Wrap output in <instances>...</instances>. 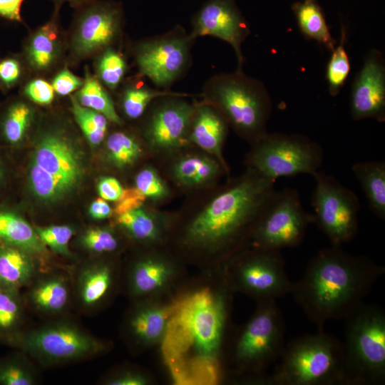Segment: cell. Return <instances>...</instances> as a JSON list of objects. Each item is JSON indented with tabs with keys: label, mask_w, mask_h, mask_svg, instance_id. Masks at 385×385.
Wrapping results in <instances>:
<instances>
[{
	"label": "cell",
	"mask_w": 385,
	"mask_h": 385,
	"mask_svg": "<svg viewBox=\"0 0 385 385\" xmlns=\"http://www.w3.org/2000/svg\"><path fill=\"white\" fill-rule=\"evenodd\" d=\"M346 369L349 385L385 382V312L364 302L344 319Z\"/></svg>",
	"instance_id": "6"
},
{
	"label": "cell",
	"mask_w": 385,
	"mask_h": 385,
	"mask_svg": "<svg viewBox=\"0 0 385 385\" xmlns=\"http://www.w3.org/2000/svg\"><path fill=\"white\" fill-rule=\"evenodd\" d=\"M36 118L32 103L22 96L9 98L0 106V140L14 146L29 135Z\"/></svg>",
	"instance_id": "25"
},
{
	"label": "cell",
	"mask_w": 385,
	"mask_h": 385,
	"mask_svg": "<svg viewBox=\"0 0 385 385\" xmlns=\"http://www.w3.org/2000/svg\"><path fill=\"white\" fill-rule=\"evenodd\" d=\"M274 183L246 167L222 184L188 193L182 207L171 212L168 240L173 237L186 255L227 262L250 246L252 231L277 191Z\"/></svg>",
	"instance_id": "1"
},
{
	"label": "cell",
	"mask_w": 385,
	"mask_h": 385,
	"mask_svg": "<svg viewBox=\"0 0 385 385\" xmlns=\"http://www.w3.org/2000/svg\"><path fill=\"white\" fill-rule=\"evenodd\" d=\"M125 188L114 177L101 178L97 184V191L100 197L106 201L117 202L122 197Z\"/></svg>",
	"instance_id": "47"
},
{
	"label": "cell",
	"mask_w": 385,
	"mask_h": 385,
	"mask_svg": "<svg viewBox=\"0 0 385 385\" xmlns=\"http://www.w3.org/2000/svg\"><path fill=\"white\" fill-rule=\"evenodd\" d=\"M345 31H341L340 42L332 51L327 67L326 77L329 94L337 96L344 86L350 71V63L345 49Z\"/></svg>",
	"instance_id": "39"
},
{
	"label": "cell",
	"mask_w": 385,
	"mask_h": 385,
	"mask_svg": "<svg viewBox=\"0 0 385 385\" xmlns=\"http://www.w3.org/2000/svg\"><path fill=\"white\" fill-rule=\"evenodd\" d=\"M5 176V172L2 164L0 162V188L1 187Z\"/></svg>",
	"instance_id": "52"
},
{
	"label": "cell",
	"mask_w": 385,
	"mask_h": 385,
	"mask_svg": "<svg viewBox=\"0 0 385 385\" xmlns=\"http://www.w3.org/2000/svg\"><path fill=\"white\" fill-rule=\"evenodd\" d=\"M54 4V7L61 9L64 3H68L70 6L74 9L82 6L83 5L90 2L92 0H51Z\"/></svg>",
	"instance_id": "51"
},
{
	"label": "cell",
	"mask_w": 385,
	"mask_h": 385,
	"mask_svg": "<svg viewBox=\"0 0 385 385\" xmlns=\"http://www.w3.org/2000/svg\"><path fill=\"white\" fill-rule=\"evenodd\" d=\"M230 289L199 291L179 309V323L195 351L205 359L214 361L220 354L228 316L227 291Z\"/></svg>",
	"instance_id": "14"
},
{
	"label": "cell",
	"mask_w": 385,
	"mask_h": 385,
	"mask_svg": "<svg viewBox=\"0 0 385 385\" xmlns=\"http://www.w3.org/2000/svg\"><path fill=\"white\" fill-rule=\"evenodd\" d=\"M200 96L250 145L267 133L272 112L270 96L261 81L246 75L242 70L212 76L205 83Z\"/></svg>",
	"instance_id": "4"
},
{
	"label": "cell",
	"mask_w": 385,
	"mask_h": 385,
	"mask_svg": "<svg viewBox=\"0 0 385 385\" xmlns=\"http://www.w3.org/2000/svg\"><path fill=\"white\" fill-rule=\"evenodd\" d=\"M89 214L95 220H105L113 216V209L108 201L99 197L91 204Z\"/></svg>",
	"instance_id": "50"
},
{
	"label": "cell",
	"mask_w": 385,
	"mask_h": 385,
	"mask_svg": "<svg viewBox=\"0 0 385 385\" xmlns=\"http://www.w3.org/2000/svg\"><path fill=\"white\" fill-rule=\"evenodd\" d=\"M124 23L122 4L112 0H92L75 9L68 32L66 65L76 66L114 46Z\"/></svg>",
	"instance_id": "9"
},
{
	"label": "cell",
	"mask_w": 385,
	"mask_h": 385,
	"mask_svg": "<svg viewBox=\"0 0 385 385\" xmlns=\"http://www.w3.org/2000/svg\"><path fill=\"white\" fill-rule=\"evenodd\" d=\"M134 187L145 197L150 205L159 207L173 197L174 191L153 163L143 165L135 174Z\"/></svg>",
	"instance_id": "36"
},
{
	"label": "cell",
	"mask_w": 385,
	"mask_h": 385,
	"mask_svg": "<svg viewBox=\"0 0 385 385\" xmlns=\"http://www.w3.org/2000/svg\"><path fill=\"white\" fill-rule=\"evenodd\" d=\"M30 74L21 53L9 54L0 59V91L7 93L20 86Z\"/></svg>",
	"instance_id": "40"
},
{
	"label": "cell",
	"mask_w": 385,
	"mask_h": 385,
	"mask_svg": "<svg viewBox=\"0 0 385 385\" xmlns=\"http://www.w3.org/2000/svg\"><path fill=\"white\" fill-rule=\"evenodd\" d=\"M189 96L174 92L158 97L142 115L140 135L153 160L164 158L190 145L188 137L195 100H188Z\"/></svg>",
	"instance_id": "11"
},
{
	"label": "cell",
	"mask_w": 385,
	"mask_h": 385,
	"mask_svg": "<svg viewBox=\"0 0 385 385\" xmlns=\"http://www.w3.org/2000/svg\"><path fill=\"white\" fill-rule=\"evenodd\" d=\"M145 197L133 186L125 188L120 199L116 202L113 214L116 216L138 208L146 203Z\"/></svg>",
	"instance_id": "46"
},
{
	"label": "cell",
	"mask_w": 385,
	"mask_h": 385,
	"mask_svg": "<svg viewBox=\"0 0 385 385\" xmlns=\"http://www.w3.org/2000/svg\"><path fill=\"white\" fill-rule=\"evenodd\" d=\"M70 110L73 119L91 145L96 147L104 142L110 120L102 113L80 105L71 94Z\"/></svg>",
	"instance_id": "37"
},
{
	"label": "cell",
	"mask_w": 385,
	"mask_h": 385,
	"mask_svg": "<svg viewBox=\"0 0 385 385\" xmlns=\"http://www.w3.org/2000/svg\"><path fill=\"white\" fill-rule=\"evenodd\" d=\"M384 272V266L369 257L332 245L309 260L291 294L307 319L323 329L327 322L344 319L362 303Z\"/></svg>",
	"instance_id": "2"
},
{
	"label": "cell",
	"mask_w": 385,
	"mask_h": 385,
	"mask_svg": "<svg viewBox=\"0 0 385 385\" xmlns=\"http://www.w3.org/2000/svg\"><path fill=\"white\" fill-rule=\"evenodd\" d=\"M151 251L139 257L129 272V288L131 294L143 297L158 293L171 282L176 267L165 253Z\"/></svg>",
	"instance_id": "23"
},
{
	"label": "cell",
	"mask_w": 385,
	"mask_h": 385,
	"mask_svg": "<svg viewBox=\"0 0 385 385\" xmlns=\"http://www.w3.org/2000/svg\"><path fill=\"white\" fill-rule=\"evenodd\" d=\"M36 232L42 243L53 252L70 257L69 242L74 234L73 227L68 225H51L36 227Z\"/></svg>",
	"instance_id": "41"
},
{
	"label": "cell",
	"mask_w": 385,
	"mask_h": 385,
	"mask_svg": "<svg viewBox=\"0 0 385 385\" xmlns=\"http://www.w3.org/2000/svg\"><path fill=\"white\" fill-rule=\"evenodd\" d=\"M351 171L366 197L371 212L385 220V163L364 161L352 165Z\"/></svg>",
	"instance_id": "29"
},
{
	"label": "cell",
	"mask_w": 385,
	"mask_h": 385,
	"mask_svg": "<svg viewBox=\"0 0 385 385\" xmlns=\"http://www.w3.org/2000/svg\"><path fill=\"white\" fill-rule=\"evenodd\" d=\"M292 11L302 34L332 51L336 41L332 36L326 20L317 0H304L292 5Z\"/></svg>",
	"instance_id": "33"
},
{
	"label": "cell",
	"mask_w": 385,
	"mask_h": 385,
	"mask_svg": "<svg viewBox=\"0 0 385 385\" xmlns=\"http://www.w3.org/2000/svg\"><path fill=\"white\" fill-rule=\"evenodd\" d=\"M116 224L133 240L147 247H158L168 240L171 212L145 203L117 215Z\"/></svg>",
	"instance_id": "22"
},
{
	"label": "cell",
	"mask_w": 385,
	"mask_h": 385,
	"mask_svg": "<svg viewBox=\"0 0 385 385\" xmlns=\"http://www.w3.org/2000/svg\"><path fill=\"white\" fill-rule=\"evenodd\" d=\"M6 342L47 363L81 359L106 349L103 342L66 322L53 323L26 332H19Z\"/></svg>",
	"instance_id": "12"
},
{
	"label": "cell",
	"mask_w": 385,
	"mask_h": 385,
	"mask_svg": "<svg viewBox=\"0 0 385 385\" xmlns=\"http://www.w3.org/2000/svg\"><path fill=\"white\" fill-rule=\"evenodd\" d=\"M226 262L225 273L232 290L258 302L277 300L291 293L293 282L287 274L280 250L249 246Z\"/></svg>",
	"instance_id": "10"
},
{
	"label": "cell",
	"mask_w": 385,
	"mask_h": 385,
	"mask_svg": "<svg viewBox=\"0 0 385 385\" xmlns=\"http://www.w3.org/2000/svg\"><path fill=\"white\" fill-rule=\"evenodd\" d=\"M160 160L166 164L162 175L186 194L214 185L223 175L230 177L216 158L192 145Z\"/></svg>",
	"instance_id": "18"
},
{
	"label": "cell",
	"mask_w": 385,
	"mask_h": 385,
	"mask_svg": "<svg viewBox=\"0 0 385 385\" xmlns=\"http://www.w3.org/2000/svg\"><path fill=\"white\" fill-rule=\"evenodd\" d=\"M194 41L180 26L165 34L140 40L133 55L140 76L155 86L167 88L187 70Z\"/></svg>",
	"instance_id": "16"
},
{
	"label": "cell",
	"mask_w": 385,
	"mask_h": 385,
	"mask_svg": "<svg viewBox=\"0 0 385 385\" xmlns=\"http://www.w3.org/2000/svg\"><path fill=\"white\" fill-rule=\"evenodd\" d=\"M322 147L300 134L268 132L251 144L245 165L275 181L299 174L313 175L322 165Z\"/></svg>",
	"instance_id": "8"
},
{
	"label": "cell",
	"mask_w": 385,
	"mask_h": 385,
	"mask_svg": "<svg viewBox=\"0 0 385 385\" xmlns=\"http://www.w3.org/2000/svg\"><path fill=\"white\" fill-rule=\"evenodd\" d=\"M0 244L19 248L36 258L43 259L48 255L35 228L11 211L0 210Z\"/></svg>",
	"instance_id": "28"
},
{
	"label": "cell",
	"mask_w": 385,
	"mask_h": 385,
	"mask_svg": "<svg viewBox=\"0 0 385 385\" xmlns=\"http://www.w3.org/2000/svg\"><path fill=\"white\" fill-rule=\"evenodd\" d=\"M37 271L36 257L19 248L0 244V287L19 291Z\"/></svg>",
	"instance_id": "27"
},
{
	"label": "cell",
	"mask_w": 385,
	"mask_h": 385,
	"mask_svg": "<svg viewBox=\"0 0 385 385\" xmlns=\"http://www.w3.org/2000/svg\"><path fill=\"white\" fill-rule=\"evenodd\" d=\"M285 326L276 300L258 302L257 308L240 330L232 351L239 374H252L269 384L265 371L280 357L284 348Z\"/></svg>",
	"instance_id": "7"
},
{
	"label": "cell",
	"mask_w": 385,
	"mask_h": 385,
	"mask_svg": "<svg viewBox=\"0 0 385 385\" xmlns=\"http://www.w3.org/2000/svg\"><path fill=\"white\" fill-rule=\"evenodd\" d=\"M95 76L109 91H115L122 85L128 64L124 54L115 46H110L94 57Z\"/></svg>",
	"instance_id": "35"
},
{
	"label": "cell",
	"mask_w": 385,
	"mask_h": 385,
	"mask_svg": "<svg viewBox=\"0 0 385 385\" xmlns=\"http://www.w3.org/2000/svg\"><path fill=\"white\" fill-rule=\"evenodd\" d=\"M51 83L56 95L69 96L82 86L83 78L75 75L65 64L54 73Z\"/></svg>",
	"instance_id": "45"
},
{
	"label": "cell",
	"mask_w": 385,
	"mask_h": 385,
	"mask_svg": "<svg viewBox=\"0 0 385 385\" xmlns=\"http://www.w3.org/2000/svg\"><path fill=\"white\" fill-rule=\"evenodd\" d=\"M31 304L38 311L56 314L63 311L69 300V287L65 277L48 275L40 279L29 293Z\"/></svg>",
	"instance_id": "31"
},
{
	"label": "cell",
	"mask_w": 385,
	"mask_h": 385,
	"mask_svg": "<svg viewBox=\"0 0 385 385\" xmlns=\"http://www.w3.org/2000/svg\"><path fill=\"white\" fill-rule=\"evenodd\" d=\"M105 157L113 168L124 170L134 167L144 158L152 155L141 136L117 130L108 133L105 140Z\"/></svg>",
	"instance_id": "26"
},
{
	"label": "cell",
	"mask_w": 385,
	"mask_h": 385,
	"mask_svg": "<svg viewBox=\"0 0 385 385\" xmlns=\"http://www.w3.org/2000/svg\"><path fill=\"white\" fill-rule=\"evenodd\" d=\"M36 383L34 373L21 359L12 357L0 361V384L34 385Z\"/></svg>",
	"instance_id": "42"
},
{
	"label": "cell",
	"mask_w": 385,
	"mask_h": 385,
	"mask_svg": "<svg viewBox=\"0 0 385 385\" xmlns=\"http://www.w3.org/2000/svg\"><path fill=\"white\" fill-rule=\"evenodd\" d=\"M192 39L210 36L229 43L234 49L238 70H242V44L250 34L249 26L235 0H207L192 19Z\"/></svg>",
	"instance_id": "17"
},
{
	"label": "cell",
	"mask_w": 385,
	"mask_h": 385,
	"mask_svg": "<svg viewBox=\"0 0 385 385\" xmlns=\"http://www.w3.org/2000/svg\"><path fill=\"white\" fill-rule=\"evenodd\" d=\"M82 245L98 254L111 253L117 250L119 240L114 231L108 227H93L81 236Z\"/></svg>",
	"instance_id": "43"
},
{
	"label": "cell",
	"mask_w": 385,
	"mask_h": 385,
	"mask_svg": "<svg viewBox=\"0 0 385 385\" xmlns=\"http://www.w3.org/2000/svg\"><path fill=\"white\" fill-rule=\"evenodd\" d=\"M312 205L314 220L334 246L351 241L358 230L360 203L356 194L333 176L318 170Z\"/></svg>",
	"instance_id": "15"
},
{
	"label": "cell",
	"mask_w": 385,
	"mask_h": 385,
	"mask_svg": "<svg viewBox=\"0 0 385 385\" xmlns=\"http://www.w3.org/2000/svg\"><path fill=\"white\" fill-rule=\"evenodd\" d=\"M20 95L40 106H48L55 99V91L45 77L30 76L21 86Z\"/></svg>",
	"instance_id": "44"
},
{
	"label": "cell",
	"mask_w": 385,
	"mask_h": 385,
	"mask_svg": "<svg viewBox=\"0 0 385 385\" xmlns=\"http://www.w3.org/2000/svg\"><path fill=\"white\" fill-rule=\"evenodd\" d=\"M229 128L225 119L213 106L195 100L188 142L216 158L230 176L229 165L223 155Z\"/></svg>",
	"instance_id": "21"
},
{
	"label": "cell",
	"mask_w": 385,
	"mask_h": 385,
	"mask_svg": "<svg viewBox=\"0 0 385 385\" xmlns=\"http://www.w3.org/2000/svg\"><path fill=\"white\" fill-rule=\"evenodd\" d=\"M61 9L54 7L50 19L25 38L21 55L30 76L45 77L66 64L67 37L60 22Z\"/></svg>",
	"instance_id": "19"
},
{
	"label": "cell",
	"mask_w": 385,
	"mask_h": 385,
	"mask_svg": "<svg viewBox=\"0 0 385 385\" xmlns=\"http://www.w3.org/2000/svg\"><path fill=\"white\" fill-rule=\"evenodd\" d=\"M72 95L80 105L102 113L111 123L123 125L108 89L88 67L85 68L82 86Z\"/></svg>",
	"instance_id": "32"
},
{
	"label": "cell",
	"mask_w": 385,
	"mask_h": 385,
	"mask_svg": "<svg viewBox=\"0 0 385 385\" xmlns=\"http://www.w3.org/2000/svg\"><path fill=\"white\" fill-rule=\"evenodd\" d=\"M350 110L354 120L385 121V62L379 50L372 49L366 55L352 84Z\"/></svg>",
	"instance_id": "20"
},
{
	"label": "cell",
	"mask_w": 385,
	"mask_h": 385,
	"mask_svg": "<svg viewBox=\"0 0 385 385\" xmlns=\"http://www.w3.org/2000/svg\"><path fill=\"white\" fill-rule=\"evenodd\" d=\"M120 87V107L123 115L130 120L140 118L155 98L174 93L154 89L135 80L123 83Z\"/></svg>",
	"instance_id": "34"
},
{
	"label": "cell",
	"mask_w": 385,
	"mask_h": 385,
	"mask_svg": "<svg viewBox=\"0 0 385 385\" xmlns=\"http://www.w3.org/2000/svg\"><path fill=\"white\" fill-rule=\"evenodd\" d=\"M106 382L108 385H145L148 380L140 372L127 371L110 377Z\"/></svg>",
	"instance_id": "48"
},
{
	"label": "cell",
	"mask_w": 385,
	"mask_h": 385,
	"mask_svg": "<svg viewBox=\"0 0 385 385\" xmlns=\"http://www.w3.org/2000/svg\"><path fill=\"white\" fill-rule=\"evenodd\" d=\"M24 0H0V17L21 23V6Z\"/></svg>",
	"instance_id": "49"
},
{
	"label": "cell",
	"mask_w": 385,
	"mask_h": 385,
	"mask_svg": "<svg viewBox=\"0 0 385 385\" xmlns=\"http://www.w3.org/2000/svg\"><path fill=\"white\" fill-rule=\"evenodd\" d=\"M23 316L19 291L0 287V339L6 342L19 332Z\"/></svg>",
	"instance_id": "38"
},
{
	"label": "cell",
	"mask_w": 385,
	"mask_h": 385,
	"mask_svg": "<svg viewBox=\"0 0 385 385\" xmlns=\"http://www.w3.org/2000/svg\"><path fill=\"white\" fill-rule=\"evenodd\" d=\"M113 279V267L106 263L93 264L82 270L77 284L81 304L87 308L100 304L110 293Z\"/></svg>",
	"instance_id": "30"
},
{
	"label": "cell",
	"mask_w": 385,
	"mask_h": 385,
	"mask_svg": "<svg viewBox=\"0 0 385 385\" xmlns=\"http://www.w3.org/2000/svg\"><path fill=\"white\" fill-rule=\"evenodd\" d=\"M28 168L33 195L46 203L58 202L81 183L85 173L81 149L68 129L54 124L41 129Z\"/></svg>",
	"instance_id": "3"
},
{
	"label": "cell",
	"mask_w": 385,
	"mask_h": 385,
	"mask_svg": "<svg viewBox=\"0 0 385 385\" xmlns=\"http://www.w3.org/2000/svg\"><path fill=\"white\" fill-rule=\"evenodd\" d=\"M272 385H349L344 342L317 329L285 344Z\"/></svg>",
	"instance_id": "5"
},
{
	"label": "cell",
	"mask_w": 385,
	"mask_h": 385,
	"mask_svg": "<svg viewBox=\"0 0 385 385\" xmlns=\"http://www.w3.org/2000/svg\"><path fill=\"white\" fill-rule=\"evenodd\" d=\"M312 222L314 216L304 210L297 190H277L252 231L250 246L274 250L296 247Z\"/></svg>",
	"instance_id": "13"
},
{
	"label": "cell",
	"mask_w": 385,
	"mask_h": 385,
	"mask_svg": "<svg viewBox=\"0 0 385 385\" xmlns=\"http://www.w3.org/2000/svg\"><path fill=\"white\" fill-rule=\"evenodd\" d=\"M173 315V309L157 302L137 306L127 323L130 337L141 346H151L160 342L166 335Z\"/></svg>",
	"instance_id": "24"
}]
</instances>
